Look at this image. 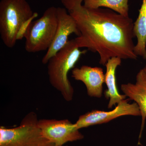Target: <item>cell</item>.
Instances as JSON below:
<instances>
[{
  "mask_svg": "<svg viewBox=\"0 0 146 146\" xmlns=\"http://www.w3.org/2000/svg\"><path fill=\"white\" fill-rule=\"evenodd\" d=\"M121 59L119 57H113L110 59L106 64V73L105 74V82L108 89L105 92L106 98L109 99L108 108L118 104L125 100L127 96L125 95H121L118 92L116 84V71L118 66L121 65Z\"/></svg>",
  "mask_w": 146,
  "mask_h": 146,
  "instance_id": "obj_11",
  "label": "cell"
},
{
  "mask_svg": "<svg viewBox=\"0 0 146 146\" xmlns=\"http://www.w3.org/2000/svg\"><path fill=\"white\" fill-rule=\"evenodd\" d=\"M34 112L24 118L19 126L0 127V146H54L45 138Z\"/></svg>",
  "mask_w": 146,
  "mask_h": 146,
  "instance_id": "obj_4",
  "label": "cell"
},
{
  "mask_svg": "<svg viewBox=\"0 0 146 146\" xmlns=\"http://www.w3.org/2000/svg\"><path fill=\"white\" fill-rule=\"evenodd\" d=\"M38 125L44 136L56 146H62L68 142L84 138L75 124L68 119H43L39 120Z\"/></svg>",
  "mask_w": 146,
  "mask_h": 146,
  "instance_id": "obj_6",
  "label": "cell"
},
{
  "mask_svg": "<svg viewBox=\"0 0 146 146\" xmlns=\"http://www.w3.org/2000/svg\"><path fill=\"white\" fill-rule=\"evenodd\" d=\"M72 77L76 80L84 83L89 96L98 98L102 97L103 84L105 82V74L102 68L83 65L80 68L73 69Z\"/></svg>",
  "mask_w": 146,
  "mask_h": 146,
  "instance_id": "obj_9",
  "label": "cell"
},
{
  "mask_svg": "<svg viewBox=\"0 0 146 146\" xmlns=\"http://www.w3.org/2000/svg\"><path fill=\"white\" fill-rule=\"evenodd\" d=\"M121 90L129 99L138 104L142 116L140 138L146 119V71L144 68L138 72L135 84L128 83L121 85Z\"/></svg>",
  "mask_w": 146,
  "mask_h": 146,
  "instance_id": "obj_10",
  "label": "cell"
},
{
  "mask_svg": "<svg viewBox=\"0 0 146 146\" xmlns=\"http://www.w3.org/2000/svg\"><path fill=\"white\" fill-rule=\"evenodd\" d=\"M57 27V7H50L41 18L30 24L25 35L26 50L35 53L48 49L54 39Z\"/></svg>",
  "mask_w": 146,
  "mask_h": 146,
  "instance_id": "obj_5",
  "label": "cell"
},
{
  "mask_svg": "<svg viewBox=\"0 0 146 146\" xmlns=\"http://www.w3.org/2000/svg\"><path fill=\"white\" fill-rule=\"evenodd\" d=\"M128 100L121 101L111 111L94 110L80 116L75 123L78 129L95 125L101 124L110 121L124 115L141 116L139 106L136 102L129 104Z\"/></svg>",
  "mask_w": 146,
  "mask_h": 146,
  "instance_id": "obj_7",
  "label": "cell"
},
{
  "mask_svg": "<svg viewBox=\"0 0 146 146\" xmlns=\"http://www.w3.org/2000/svg\"><path fill=\"white\" fill-rule=\"evenodd\" d=\"M36 14L27 0H1L0 35L5 46L9 48L15 46L23 24Z\"/></svg>",
  "mask_w": 146,
  "mask_h": 146,
  "instance_id": "obj_3",
  "label": "cell"
},
{
  "mask_svg": "<svg viewBox=\"0 0 146 146\" xmlns=\"http://www.w3.org/2000/svg\"><path fill=\"white\" fill-rule=\"evenodd\" d=\"M57 27L54 38L50 46L42 59L43 64L48 63L51 58L65 46L68 41V36L74 33L80 35L76 23L72 16L65 8L57 7Z\"/></svg>",
  "mask_w": 146,
  "mask_h": 146,
  "instance_id": "obj_8",
  "label": "cell"
},
{
  "mask_svg": "<svg viewBox=\"0 0 146 146\" xmlns=\"http://www.w3.org/2000/svg\"><path fill=\"white\" fill-rule=\"evenodd\" d=\"M144 68V69H145V70L146 71V66Z\"/></svg>",
  "mask_w": 146,
  "mask_h": 146,
  "instance_id": "obj_14",
  "label": "cell"
},
{
  "mask_svg": "<svg viewBox=\"0 0 146 146\" xmlns=\"http://www.w3.org/2000/svg\"><path fill=\"white\" fill-rule=\"evenodd\" d=\"M83 1L61 0L80 32L74 39L78 47L98 52L103 65L113 57L137 59L132 19L109 9L86 8Z\"/></svg>",
  "mask_w": 146,
  "mask_h": 146,
  "instance_id": "obj_1",
  "label": "cell"
},
{
  "mask_svg": "<svg viewBox=\"0 0 146 146\" xmlns=\"http://www.w3.org/2000/svg\"><path fill=\"white\" fill-rule=\"evenodd\" d=\"M74 39L68 41L66 45L51 58L48 63V73L52 86L60 92L67 102L72 100L74 90L68 77V73L86 50H80Z\"/></svg>",
  "mask_w": 146,
  "mask_h": 146,
  "instance_id": "obj_2",
  "label": "cell"
},
{
  "mask_svg": "<svg viewBox=\"0 0 146 146\" xmlns=\"http://www.w3.org/2000/svg\"><path fill=\"white\" fill-rule=\"evenodd\" d=\"M54 146H56V145H55Z\"/></svg>",
  "mask_w": 146,
  "mask_h": 146,
  "instance_id": "obj_15",
  "label": "cell"
},
{
  "mask_svg": "<svg viewBox=\"0 0 146 146\" xmlns=\"http://www.w3.org/2000/svg\"><path fill=\"white\" fill-rule=\"evenodd\" d=\"M133 30L137 39L134 52L137 56L146 59V0H142L138 18L133 23Z\"/></svg>",
  "mask_w": 146,
  "mask_h": 146,
  "instance_id": "obj_12",
  "label": "cell"
},
{
  "mask_svg": "<svg viewBox=\"0 0 146 146\" xmlns=\"http://www.w3.org/2000/svg\"><path fill=\"white\" fill-rule=\"evenodd\" d=\"M129 0H83V5L89 9L106 7L125 17L129 16Z\"/></svg>",
  "mask_w": 146,
  "mask_h": 146,
  "instance_id": "obj_13",
  "label": "cell"
}]
</instances>
